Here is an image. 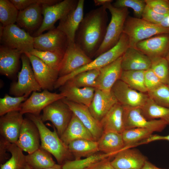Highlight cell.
Segmentation results:
<instances>
[{
	"label": "cell",
	"instance_id": "cell-31",
	"mask_svg": "<svg viewBox=\"0 0 169 169\" xmlns=\"http://www.w3.org/2000/svg\"><path fill=\"white\" fill-rule=\"evenodd\" d=\"M68 147L74 160L87 157L99 151L97 141L84 139L74 140L68 145Z\"/></svg>",
	"mask_w": 169,
	"mask_h": 169
},
{
	"label": "cell",
	"instance_id": "cell-41",
	"mask_svg": "<svg viewBox=\"0 0 169 169\" xmlns=\"http://www.w3.org/2000/svg\"><path fill=\"white\" fill-rule=\"evenodd\" d=\"M28 96L25 95L19 97H12L7 94L0 99V116L10 112L20 111L23 102Z\"/></svg>",
	"mask_w": 169,
	"mask_h": 169
},
{
	"label": "cell",
	"instance_id": "cell-27",
	"mask_svg": "<svg viewBox=\"0 0 169 169\" xmlns=\"http://www.w3.org/2000/svg\"><path fill=\"white\" fill-rule=\"evenodd\" d=\"M123 106L118 102L114 105L100 121L103 132L122 133L125 130Z\"/></svg>",
	"mask_w": 169,
	"mask_h": 169
},
{
	"label": "cell",
	"instance_id": "cell-6",
	"mask_svg": "<svg viewBox=\"0 0 169 169\" xmlns=\"http://www.w3.org/2000/svg\"><path fill=\"white\" fill-rule=\"evenodd\" d=\"M21 58L22 67L18 73V80L11 85L9 91L10 94L15 97L28 96L32 92H39L42 89L35 79L28 57L23 53Z\"/></svg>",
	"mask_w": 169,
	"mask_h": 169
},
{
	"label": "cell",
	"instance_id": "cell-40",
	"mask_svg": "<svg viewBox=\"0 0 169 169\" xmlns=\"http://www.w3.org/2000/svg\"><path fill=\"white\" fill-rule=\"evenodd\" d=\"M111 154L96 153L84 159L67 161L62 165V169H84L91 164L108 157H114Z\"/></svg>",
	"mask_w": 169,
	"mask_h": 169
},
{
	"label": "cell",
	"instance_id": "cell-10",
	"mask_svg": "<svg viewBox=\"0 0 169 169\" xmlns=\"http://www.w3.org/2000/svg\"><path fill=\"white\" fill-rule=\"evenodd\" d=\"M125 130L135 128H145L153 132L162 131L168 125L161 119L149 120L141 113V108L123 106Z\"/></svg>",
	"mask_w": 169,
	"mask_h": 169
},
{
	"label": "cell",
	"instance_id": "cell-21",
	"mask_svg": "<svg viewBox=\"0 0 169 169\" xmlns=\"http://www.w3.org/2000/svg\"><path fill=\"white\" fill-rule=\"evenodd\" d=\"M122 56L110 64L100 69V73L96 79L95 89L109 92L118 80L122 72Z\"/></svg>",
	"mask_w": 169,
	"mask_h": 169
},
{
	"label": "cell",
	"instance_id": "cell-37",
	"mask_svg": "<svg viewBox=\"0 0 169 169\" xmlns=\"http://www.w3.org/2000/svg\"><path fill=\"white\" fill-rule=\"evenodd\" d=\"M154 132L148 129L135 128L125 130L121 133L125 148H132L145 140Z\"/></svg>",
	"mask_w": 169,
	"mask_h": 169
},
{
	"label": "cell",
	"instance_id": "cell-30",
	"mask_svg": "<svg viewBox=\"0 0 169 169\" xmlns=\"http://www.w3.org/2000/svg\"><path fill=\"white\" fill-rule=\"evenodd\" d=\"M99 151L114 156L125 147L121 133L113 131L104 132L97 141Z\"/></svg>",
	"mask_w": 169,
	"mask_h": 169
},
{
	"label": "cell",
	"instance_id": "cell-1",
	"mask_svg": "<svg viewBox=\"0 0 169 169\" xmlns=\"http://www.w3.org/2000/svg\"><path fill=\"white\" fill-rule=\"evenodd\" d=\"M106 8L101 6L86 14L76 33L75 43L91 59L104 41L107 27Z\"/></svg>",
	"mask_w": 169,
	"mask_h": 169
},
{
	"label": "cell",
	"instance_id": "cell-58",
	"mask_svg": "<svg viewBox=\"0 0 169 169\" xmlns=\"http://www.w3.org/2000/svg\"><path fill=\"white\" fill-rule=\"evenodd\" d=\"M167 85V86L169 88V83Z\"/></svg>",
	"mask_w": 169,
	"mask_h": 169
},
{
	"label": "cell",
	"instance_id": "cell-8",
	"mask_svg": "<svg viewBox=\"0 0 169 169\" xmlns=\"http://www.w3.org/2000/svg\"><path fill=\"white\" fill-rule=\"evenodd\" d=\"M79 0H64L53 5H42L43 19L41 25L33 34L36 37L44 31L55 28L54 25L77 6Z\"/></svg>",
	"mask_w": 169,
	"mask_h": 169
},
{
	"label": "cell",
	"instance_id": "cell-15",
	"mask_svg": "<svg viewBox=\"0 0 169 169\" xmlns=\"http://www.w3.org/2000/svg\"><path fill=\"white\" fill-rule=\"evenodd\" d=\"M28 57L35 79L42 89L52 90L59 78V71L54 69L37 57L29 53Z\"/></svg>",
	"mask_w": 169,
	"mask_h": 169
},
{
	"label": "cell",
	"instance_id": "cell-29",
	"mask_svg": "<svg viewBox=\"0 0 169 169\" xmlns=\"http://www.w3.org/2000/svg\"><path fill=\"white\" fill-rule=\"evenodd\" d=\"M60 138L67 146L71 142L76 140L84 139L95 141L90 132L74 114L68 126Z\"/></svg>",
	"mask_w": 169,
	"mask_h": 169
},
{
	"label": "cell",
	"instance_id": "cell-13",
	"mask_svg": "<svg viewBox=\"0 0 169 169\" xmlns=\"http://www.w3.org/2000/svg\"><path fill=\"white\" fill-rule=\"evenodd\" d=\"M69 44L66 34L54 28L47 33L33 37L34 49L42 51L65 52Z\"/></svg>",
	"mask_w": 169,
	"mask_h": 169
},
{
	"label": "cell",
	"instance_id": "cell-18",
	"mask_svg": "<svg viewBox=\"0 0 169 169\" xmlns=\"http://www.w3.org/2000/svg\"><path fill=\"white\" fill-rule=\"evenodd\" d=\"M40 141L39 133L36 125L28 118H24L15 144L23 151L30 154L40 147Z\"/></svg>",
	"mask_w": 169,
	"mask_h": 169
},
{
	"label": "cell",
	"instance_id": "cell-3",
	"mask_svg": "<svg viewBox=\"0 0 169 169\" xmlns=\"http://www.w3.org/2000/svg\"><path fill=\"white\" fill-rule=\"evenodd\" d=\"M129 47L127 35L123 33L117 43L112 48L100 55L89 64L82 66L65 76L59 77L54 89L59 88L67 81L77 74L89 70L100 69L113 62L122 56Z\"/></svg>",
	"mask_w": 169,
	"mask_h": 169
},
{
	"label": "cell",
	"instance_id": "cell-23",
	"mask_svg": "<svg viewBox=\"0 0 169 169\" xmlns=\"http://www.w3.org/2000/svg\"><path fill=\"white\" fill-rule=\"evenodd\" d=\"M84 0H79L77 6L59 20L57 28L67 36L69 42H74L76 33L84 17Z\"/></svg>",
	"mask_w": 169,
	"mask_h": 169
},
{
	"label": "cell",
	"instance_id": "cell-7",
	"mask_svg": "<svg viewBox=\"0 0 169 169\" xmlns=\"http://www.w3.org/2000/svg\"><path fill=\"white\" fill-rule=\"evenodd\" d=\"M0 40L4 46L23 53H30L34 49L33 37L15 24L0 26Z\"/></svg>",
	"mask_w": 169,
	"mask_h": 169
},
{
	"label": "cell",
	"instance_id": "cell-46",
	"mask_svg": "<svg viewBox=\"0 0 169 169\" xmlns=\"http://www.w3.org/2000/svg\"><path fill=\"white\" fill-rule=\"evenodd\" d=\"M146 5L155 12L161 14L169 13V0H145Z\"/></svg>",
	"mask_w": 169,
	"mask_h": 169
},
{
	"label": "cell",
	"instance_id": "cell-44",
	"mask_svg": "<svg viewBox=\"0 0 169 169\" xmlns=\"http://www.w3.org/2000/svg\"><path fill=\"white\" fill-rule=\"evenodd\" d=\"M147 93L156 103L169 108V88L166 85L162 84L156 89Z\"/></svg>",
	"mask_w": 169,
	"mask_h": 169
},
{
	"label": "cell",
	"instance_id": "cell-51",
	"mask_svg": "<svg viewBox=\"0 0 169 169\" xmlns=\"http://www.w3.org/2000/svg\"><path fill=\"white\" fill-rule=\"evenodd\" d=\"M7 141L2 137H1L0 141V158L1 162L3 161L5 159L8 158V155L6 153V152L8 151L7 146Z\"/></svg>",
	"mask_w": 169,
	"mask_h": 169
},
{
	"label": "cell",
	"instance_id": "cell-35",
	"mask_svg": "<svg viewBox=\"0 0 169 169\" xmlns=\"http://www.w3.org/2000/svg\"><path fill=\"white\" fill-rule=\"evenodd\" d=\"M144 76V70H123L120 79L135 90L147 93Z\"/></svg>",
	"mask_w": 169,
	"mask_h": 169
},
{
	"label": "cell",
	"instance_id": "cell-19",
	"mask_svg": "<svg viewBox=\"0 0 169 169\" xmlns=\"http://www.w3.org/2000/svg\"><path fill=\"white\" fill-rule=\"evenodd\" d=\"M19 111L9 112L1 116L0 132L1 137L8 142L16 144L24 119Z\"/></svg>",
	"mask_w": 169,
	"mask_h": 169
},
{
	"label": "cell",
	"instance_id": "cell-47",
	"mask_svg": "<svg viewBox=\"0 0 169 169\" xmlns=\"http://www.w3.org/2000/svg\"><path fill=\"white\" fill-rule=\"evenodd\" d=\"M61 0H10L19 11L22 10L30 5L39 3L41 5H53Z\"/></svg>",
	"mask_w": 169,
	"mask_h": 169
},
{
	"label": "cell",
	"instance_id": "cell-43",
	"mask_svg": "<svg viewBox=\"0 0 169 169\" xmlns=\"http://www.w3.org/2000/svg\"><path fill=\"white\" fill-rule=\"evenodd\" d=\"M112 4L116 8H131L135 17L140 18L146 6L145 0H117Z\"/></svg>",
	"mask_w": 169,
	"mask_h": 169
},
{
	"label": "cell",
	"instance_id": "cell-54",
	"mask_svg": "<svg viewBox=\"0 0 169 169\" xmlns=\"http://www.w3.org/2000/svg\"><path fill=\"white\" fill-rule=\"evenodd\" d=\"M93 1L95 6H103L107 3H111L113 1L112 0H94Z\"/></svg>",
	"mask_w": 169,
	"mask_h": 169
},
{
	"label": "cell",
	"instance_id": "cell-20",
	"mask_svg": "<svg viewBox=\"0 0 169 169\" xmlns=\"http://www.w3.org/2000/svg\"><path fill=\"white\" fill-rule=\"evenodd\" d=\"M147 160L137 149L125 147L115 155L111 163L115 169H140Z\"/></svg>",
	"mask_w": 169,
	"mask_h": 169
},
{
	"label": "cell",
	"instance_id": "cell-56",
	"mask_svg": "<svg viewBox=\"0 0 169 169\" xmlns=\"http://www.w3.org/2000/svg\"><path fill=\"white\" fill-rule=\"evenodd\" d=\"M169 67V52L167 54L166 57H165Z\"/></svg>",
	"mask_w": 169,
	"mask_h": 169
},
{
	"label": "cell",
	"instance_id": "cell-22",
	"mask_svg": "<svg viewBox=\"0 0 169 169\" xmlns=\"http://www.w3.org/2000/svg\"><path fill=\"white\" fill-rule=\"evenodd\" d=\"M42 5L39 3L32 4L19 11L16 23L29 33L36 31L42 23Z\"/></svg>",
	"mask_w": 169,
	"mask_h": 169
},
{
	"label": "cell",
	"instance_id": "cell-39",
	"mask_svg": "<svg viewBox=\"0 0 169 169\" xmlns=\"http://www.w3.org/2000/svg\"><path fill=\"white\" fill-rule=\"evenodd\" d=\"M19 10L10 0H0V21L3 27L16 22Z\"/></svg>",
	"mask_w": 169,
	"mask_h": 169
},
{
	"label": "cell",
	"instance_id": "cell-33",
	"mask_svg": "<svg viewBox=\"0 0 169 169\" xmlns=\"http://www.w3.org/2000/svg\"><path fill=\"white\" fill-rule=\"evenodd\" d=\"M141 109L143 115L148 120L161 119L169 125V108L157 104L149 96Z\"/></svg>",
	"mask_w": 169,
	"mask_h": 169
},
{
	"label": "cell",
	"instance_id": "cell-17",
	"mask_svg": "<svg viewBox=\"0 0 169 169\" xmlns=\"http://www.w3.org/2000/svg\"><path fill=\"white\" fill-rule=\"evenodd\" d=\"M62 100L89 131L95 141H97L102 135L103 131L100 122L93 116L88 107L70 101L65 98Z\"/></svg>",
	"mask_w": 169,
	"mask_h": 169
},
{
	"label": "cell",
	"instance_id": "cell-26",
	"mask_svg": "<svg viewBox=\"0 0 169 169\" xmlns=\"http://www.w3.org/2000/svg\"><path fill=\"white\" fill-rule=\"evenodd\" d=\"M23 53L18 49L4 45L0 48V73L8 77L14 75L17 71L19 59Z\"/></svg>",
	"mask_w": 169,
	"mask_h": 169
},
{
	"label": "cell",
	"instance_id": "cell-34",
	"mask_svg": "<svg viewBox=\"0 0 169 169\" xmlns=\"http://www.w3.org/2000/svg\"><path fill=\"white\" fill-rule=\"evenodd\" d=\"M7 146V151L11 156L5 163L1 164L0 169H24L27 163L23 151L15 144L8 141Z\"/></svg>",
	"mask_w": 169,
	"mask_h": 169
},
{
	"label": "cell",
	"instance_id": "cell-14",
	"mask_svg": "<svg viewBox=\"0 0 169 169\" xmlns=\"http://www.w3.org/2000/svg\"><path fill=\"white\" fill-rule=\"evenodd\" d=\"M65 98L61 93H52L48 90L41 92L34 91L28 98L23 102L19 112L23 115L30 114L37 116L52 102Z\"/></svg>",
	"mask_w": 169,
	"mask_h": 169
},
{
	"label": "cell",
	"instance_id": "cell-4",
	"mask_svg": "<svg viewBox=\"0 0 169 169\" xmlns=\"http://www.w3.org/2000/svg\"><path fill=\"white\" fill-rule=\"evenodd\" d=\"M103 6L110 12L111 18L104 41L95 58L110 49L117 43L123 33L125 23L129 13L128 8H115L111 3H107Z\"/></svg>",
	"mask_w": 169,
	"mask_h": 169
},
{
	"label": "cell",
	"instance_id": "cell-11",
	"mask_svg": "<svg viewBox=\"0 0 169 169\" xmlns=\"http://www.w3.org/2000/svg\"><path fill=\"white\" fill-rule=\"evenodd\" d=\"M92 60L75 42H69L59 70V78L70 74Z\"/></svg>",
	"mask_w": 169,
	"mask_h": 169
},
{
	"label": "cell",
	"instance_id": "cell-32",
	"mask_svg": "<svg viewBox=\"0 0 169 169\" xmlns=\"http://www.w3.org/2000/svg\"><path fill=\"white\" fill-rule=\"evenodd\" d=\"M51 154L40 147L33 152L26 155L27 164L32 169H45L56 163Z\"/></svg>",
	"mask_w": 169,
	"mask_h": 169
},
{
	"label": "cell",
	"instance_id": "cell-9",
	"mask_svg": "<svg viewBox=\"0 0 169 169\" xmlns=\"http://www.w3.org/2000/svg\"><path fill=\"white\" fill-rule=\"evenodd\" d=\"M73 113L62 99L51 103L43 110L40 116L43 121H51L60 137L66 129Z\"/></svg>",
	"mask_w": 169,
	"mask_h": 169
},
{
	"label": "cell",
	"instance_id": "cell-16",
	"mask_svg": "<svg viewBox=\"0 0 169 169\" xmlns=\"http://www.w3.org/2000/svg\"><path fill=\"white\" fill-rule=\"evenodd\" d=\"M135 48L150 58H165L169 52V33L156 35L140 41Z\"/></svg>",
	"mask_w": 169,
	"mask_h": 169
},
{
	"label": "cell",
	"instance_id": "cell-24",
	"mask_svg": "<svg viewBox=\"0 0 169 169\" xmlns=\"http://www.w3.org/2000/svg\"><path fill=\"white\" fill-rule=\"evenodd\" d=\"M117 102L111 91L107 92L95 89L93 98L88 108L93 116L100 121Z\"/></svg>",
	"mask_w": 169,
	"mask_h": 169
},
{
	"label": "cell",
	"instance_id": "cell-53",
	"mask_svg": "<svg viewBox=\"0 0 169 169\" xmlns=\"http://www.w3.org/2000/svg\"><path fill=\"white\" fill-rule=\"evenodd\" d=\"M158 25L162 27L169 29V13Z\"/></svg>",
	"mask_w": 169,
	"mask_h": 169
},
{
	"label": "cell",
	"instance_id": "cell-2",
	"mask_svg": "<svg viewBox=\"0 0 169 169\" xmlns=\"http://www.w3.org/2000/svg\"><path fill=\"white\" fill-rule=\"evenodd\" d=\"M27 114V118L35 124L38 130L41 148L53 155L59 165H63L66 161L73 160V155L54 127V131H52L44 124L40 115Z\"/></svg>",
	"mask_w": 169,
	"mask_h": 169
},
{
	"label": "cell",
	"instance_id": "cell-48",
	"mask_svg": "<svg viewBox=\"0 0 169 169\" xmlns=\"http://www.w3.org/2000/svg\"><path fill=\"white\" fill-rule=\"evenodd\" d=\"M167 14H158L146 5L142 13L141 18L150 23L158 25Z\"/></svg>",
	"mask_w": 169,
	"mask_h": 169
},
{
	"label": "cell",
	"instance_id": "cell-45",
	"mask_svg": "<svg viewBox=\"0 0 169 169\" xmlns=\"http://www.w3.org/2000/svg\"><path fill=\"white\" fill-rule=\"evenodd\" d=\"M144 81L147 93L163 84L151 68L145 71Z\"/></svg>",
	"mask_w": 169,
	"mask_h": 169
},
{
	"label": "cell",
	"instance_id": "cell-55",
	"mask_svg": "<svg viewBox=\"0 0 169 169\" xmlns=\"http://www.w3.org/2000/svg\"><path fill=\"white\" fill-rule=\"evenodd\" d=\"M45 169H62V168L61 165L55 164L53 166Z\"/></svg>",
	"mask_w": 169,
	"mask_h": 169
},
{
	"label": "cell",
	"instance_id": "cell-25",
	"mask_svg": "<svg viewBox=\"0 0 169 169\" xmlns=\"http://www.w3.org/2000/svg\"><path fill=\"white\" fill-rule=\"evenodd\" d=\"M151 60L134 47H129L122 56L123 70H146L151 68Z\"/></svg>",
	"mask_w": 169,
	"mask_h": 169
},
{
	"label": "cell",
	"instance_id": "cell-42",
	"mask_svg": "<svg viewBox=\"0 0 169 169\" xmlns=\"http://www.w3.org/2000/svg\"><path fill=\"white\" fill-rule=\"evenodd\" d=\"M150 68L163 84L169 83V67L165 58L155 57L150 58Z\"/></svg>",
	"mask_w": 169,
	"mask_h": 169
},
{
	"label": "cell",
	"instance_id": "cell-12",
	"mask_svg": "<svg viewBox=\"0 0 169 169\" xmlns=\"http://www.w3.org/2000/svg\"><path fill=\"white\" fill-rule=\"evenodd\" d=\"M111 91L118 102L123 106L141 108L149 97L147 93L132 89L120 79L115 84Z\"/></svg>",
	"mask_w": 169,
	"mask_h": 169
},
{
	"label": "cell",
	"instance_id": "cell-52",
	"mask_svg": "<svg viewBox=\"0 0 169 169\" xmlns=\"http://www.w3.org/2000/svg\"><path fill=\"white\" fill-rule=\"evenodd\" d=\"M140 169H162L158 167L147 160Z\"/></svg>",
	"mask_w": 169,
	"mask_h": 169
},
{
	"label": "cell",
	"instance_id": "cell-50",
	"mask_svg": "<svg viewBox=\"0 0 169 169\" xmlns=\"http://www.w3.org/2000/svg\"><path fill=\"white\" fill-rule=\"evenodd\" d=\"M159 140H165L169 141V134L166 136L152 134L147 139L139 142L138 143V145H139L147 144L152 141Z\"/></svg>",
	"mask_w": 169,
	"mask_h": 169
},
{
	"label": "cell",
	"instance_id": "cell-5",
	"mask_svg": "<svg viewBox=\"0 0 169 169\" xmlns=\"http://www.w3.org/2000/svg\"><path fill=\"white\" fill-rule=\"evenodd\" d=\"M123 33L128 37L129 47L135 48L139 42L155 35L169 33V29L150 23L141 18L128 16L125 23Z\"/></svg>",
	"mask_w": 169,
	"mask_h": 169
},
{
	"label": "cell",
	"instance_id": "cell-38",
	"mask_svg": "<svg viewBox=\"0 0 169 169\" xmlns=\"http://www.w3.org/2000/svg\"><path fill=\"white\" fill-rule=\"evenodd\" d=\"M65 52L42 51L34 49L29 53L37 57L52 68L59 71Z\"/></svg>",
	"mask_w": 169,
	"mask_h": 169
},
{
	"label": "cell",
	"instance_id": "cell-49",
	"mask_svg": "<svg viewBox=\"0 0 169 169\" xmlns=\"http://www.w3.org/2000/svg\"><path fill=\"white\" fill-rule=\"evenodd\" d=\"M111 157L104 158L90 165L84 169H115L112 165Z\"/></svg>",
	"mask_w": 169,
	"mask_h": 169
},
{
	"label": "cell",
	"instance_id": "cell-57",
	"mask_svg": "<svg viewBox=\"0 0 169 169\" xmlns=\"http://www.w3.org/2000/svg\"><path fill=\"white\" fill-rule=\"evenodd\" d=\"M24 169H32L27 164L26 166Z\"/></svg>",
	"mask_w": 169,
	"mask_h": 169
},
{
	"label": "cell",
	"instance_id": "cell-36",
	"mask_svg": "<svg viewBox=\"0 0 169 169\" xmlns=\"http://www.w3.org/2000/svg\"><path fill=\"white\" fill-rule=\"evenodd\" d=\"M100 73V69L85 71L75 75L64 84L79 88H95L96 80Z\"/></svg>",
	"mask_w": 169,
	"mask_h": 169
},
{
	"label": "cell",
	"instance_id": "cell-28",
	"mask_svg": "<svg viewBox=\"0 0 169 169\" xmlns=\"http://www.w3.org/2000/svg\"><path fill=\"white\" fill-rule=\"evenodd\" d=\"M59 88L60 93L67 100L88 107L93 100L95 90L93 87L79 88L66 84Z\"/></svg>",
	"mask_w": 169,
	"mask_h": 169
}]
</instances>
